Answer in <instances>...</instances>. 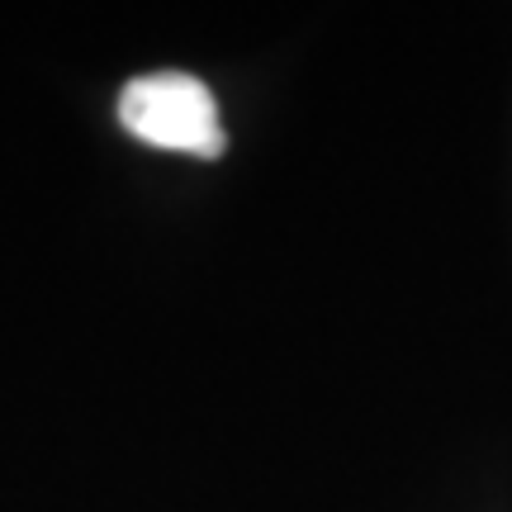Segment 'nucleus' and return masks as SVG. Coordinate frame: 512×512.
<instances>
[{
  "label": "nucleus",
  "instance_id": "1",
  "mask_svg": "<svg viewBox=\"0 0 512 512\" xmlns=\"http://www.w3.org/2000/svg\"><path fill=\"white\" fill-rule=\"evenodd\" d=\"M119 119L138 143L190 152V157H219L228 133L219 124V105L200 76L152 72L128 81L119 95Z\"/></svg>",
  "mask_w": 512,
  "mask_h": 512
}]
</instances>
